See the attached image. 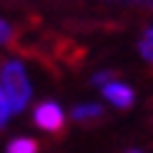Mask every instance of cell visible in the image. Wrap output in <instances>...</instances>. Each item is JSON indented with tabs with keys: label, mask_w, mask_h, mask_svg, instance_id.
<instances>
[{
	"label": "cell",
	"mask_w": 153,
	"mask_h": 153,
	"mask_svg": "<svg viewBox=\"0 0 153 153\" xmlns=\"http://www.w3.org/2000/svg\"><path fill=\"white\" fill-rule=\"evenodd\" d=\"M0 88L8 95V103L13 113H20L30 100V83L25 75V68L20 60H8L0 68Z\"/></svg>",
	"instance_id": "cell-1"
},
{
	"label": "cell",
	"mask_w": 153,
	"mask_h": 153,
	"mask_svg": "<svg viewBox=\"0 0 153 153\" xmlns=\"http://www.w3.org/2000/svg\"><path fill=\"white\" fill-rule=\"evenodd\" d=\"M38 128L48 131V133H60L63 131V123H65V118H63V111L58 103H53V100H45V103H40L35 108L33 113Z\"/></svg>",
	"instance_id": "cell-2"
},
{
	"label": "cell",
	"mask_w": 153,
	"mask_h": 153,
	"mask_svg": "<svg viewBox=\"0 0 153 153\" xmlns=\"http://www.w3.org/2000/svg\"><path fill=\"white\" fill-rule=\"evenodd\" d=\"M103 95L116 108H131L133 105V98H136V95H133V88L126 85V83H118V80L103 85Z\"/></svg>",
	"instance_id": "cell-3"
},
{
	"label": "cell",
	"mask_w": 153,
	"mask_h": 153,
	"mask_svg": "<svg viewBox=\"0 0 153 153\" xmlns=\"http://www.w3.org/2000/svg\"><path fill=\"white\" fill-rule=\"evenodd\" d=\"M103 116V108L98 103H85V105H78L73 108V120H93V118H100Z\"/></svg>",
	"instance_id": "cell-4"
},
{
	"label": "cell",
	"mask_w": 153,
	"mask_h": 153,
	"mask_svg": "<svg viewBox=\"0 0 153 153\" xmlns=\"http://www.w3.org/2000/svg\"><path fill=\"white\" fill-rule=\"evenodd\" d=\"M5 153H38V143L33 138H15V141L8 143Z\"/></svg>",
	"instance_id": "cell-5"
},
{
	"label": "cell",
	"mask_w": 153,
	"mask_h": 153,
	"mask_svg": "<svg viewBox=\"0 0 153 153\" xmlns=\"http://www.w3.org/2000/svg\"><path fill=\"white\" fill-rule=\"evenodd\" d=\"M10 113H13V111H10V103H8V95H5V91L0 88V128H5Z\"/></svg>",
	"instance_id": "cell-6"
},
{
	"label": "cell",
	"mask_w": 153,
	"mask_h": 153,
	"mask_svg": "<svg viewBox=\"0 0 153 153\" xmlns=\"http://www.w3.org/2000/svg\"><path fill=\"white\" fill-rule=\"evenodd\" d=\"M138 50H141V55H143L148 63H153V43H151V40H141Z\"/></svg>",
	"instance_id": "cell-7"
},
{
	"label": "cell",
	"mask_w": 153,
	"mask_h": 153,
	"mask_svg": "<svg viewBox=\"0 0 153 153\" xmlns=\"http://www.w3.org/2000/svg\"><path fill=\"white\" fill-rule=\"evenodd\" d=\"M108 80H113V73H111V71H103V73H95V75H93V83H95V85H108Z\"/></svg>",
	"instance_id": "cell-8"
},
{
	"label": "cell",
	"mask_w": 153,
	"mask_h": 153,
	"mask_svg": "<svg viewBox=\"0 0 153 153\" xmlns=\"http://www.w3.org/2000/svg\"><path fill=\"white\" fill-rule=\"evenodd\" d=\"M10 38H13V28L5 20H0V43H8Z\"/></svg>",
	"instance_id": "cell-9"
},
{
	"label": "cell",
	"mask_w": 153,
	"mask_h": 153,
	"mask_svg": "<svg viewBox=\"0 0 153 153\" xmlns=\"http://www.w3.org/2000/svg\"><path fill=\"white\" fill-rule=\"evenodd\" d=\"M143 40H151V43H153V28L146 30V38H143Z\"/></svg>",
	"instance_id": "cell-10"
},
{
	"label": "cell",
	"mask_w": 153,
	"mask_h": 153,
	"mask_svg": "<svg viewBox=\"0 0 153 153\" xmlns=\"http://www.w3.org/2000/svg\"><path fill=\"white\" fill-rule=\"evenodd\" d=\"M128 153H141V151H128Z\"/></svg>",
	"instance_id": "cell-11"
}]
</instances>
